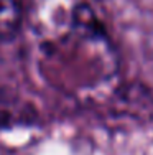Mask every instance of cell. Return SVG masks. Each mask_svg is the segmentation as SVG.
<instances>
[{"label":"cell","instance_id":"6da1fadb","mask_svg":"<svg viewBox=\"0 0 153 155\" xmlns=\"http://www.w3.org/2000/svg\"><path fill=\"white\" fill-rule=\"evenodd\" d=\"M23 25V8L18 0H0V40H12Z\"/></svg>","mask_w":153,"mask_h":155}]
</instances>
